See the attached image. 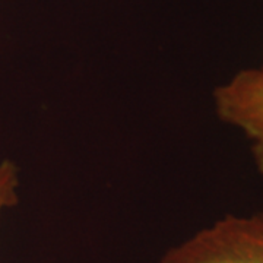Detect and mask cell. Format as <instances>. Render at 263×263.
Listing matches in <instances>:
<instances>
[{
	"instance_id": "1",
	"label": "cell",
	"mask_w": 263,
	"mask_h": 263,
	"mask_svg": "<svg viewBox=\"0 0 263 263\" xmlns=\"http://www.w3.org/2000/svg\"><path fill=\"white\" fill-rule=\"evenodd\" d=\"M160 263H263V211L216 219L168 249Z\"/></svg>"
},
{
	"instance_id": "2",
	"label": "cell",
	"mask_w": 263,
	"mask_h": 263,
	"mask_svg": "<svg viewBox=\"0 0 263 263\" xmlns=\"http://www.w3.org/2000/svg\"><path fill=\"white\" fill-rule=\"evenodd\" d=\"M216 117L243 133L263 177V67L238 70L212 92Z\"/></svg>"
},
{
	"instance_id": "3",
	"label": "cell",
	"mask_w": 263,
	"mask_h": 263,
	"mask_svg": "<svg viewBox=\"0 0 263 263\" xmlns=\"http://www.w3.org/2000/svg\"><path fill=\"white\" fill-rule=\"evenodd\" d=\"M19 167L10 160L0 161V216L19 202Z\"/></svg>"
}]
</instances>
